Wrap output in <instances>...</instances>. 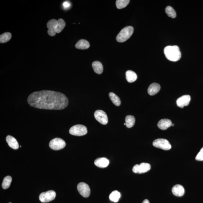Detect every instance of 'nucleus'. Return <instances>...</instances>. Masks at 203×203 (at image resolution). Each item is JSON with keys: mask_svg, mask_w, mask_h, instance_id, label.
Masks as SVG:
<instances>
[{"mask_svg": "<svg viewBox=\"0 0 203 203\" xmlns=\"http://www.w3.org/2000/svg\"><path fill=\"white\" fill-rule=\"evenodd\" d=\"M135 119L134 116L131 115H128L125 118V124L126 127L131 128L134 125Z\"/></svg>", "mask_w": 203, "mask_h": 203, "instance_id": "412c9836", "label": "nucleus"}, {"mask_svg": "<svg viewBox=\"0 0 203 203\" xmlns=\"http://www.w3.org/2000/svg\"><path fill=\"white\" fill-rule=\"evenodd\" d=\"M165 11L168 15V16L172 18H175L177 16V13L174 10V9L170 6H167L165 8Z\"/></svg>", "mask_w": 203, "mask_h": 203, "instance_id": "cd10ccee", "label": "nucleus"}, {"mask_svg": "<svg viewBox=\"0 0 203 203\" xmlns=\"http://www.w3.org/2000/svg\"><path fill=\"white\" fill-rule=\"evenodd\" d=\"M63 6L65 8H68L70 6V2H65L63 3Z\"/></svg>", "mask_w": 203, "mask_h": 203, "instance_id": "c756f323", "label": "nucleus"}, {"mask_svg": "<svg viewBox=\"0 0 203 203\" xmlns=\"http://www.w3.org/2000/svg\"><path fill=\"white\" fill-rule=\"evenodd\" d=\"M11 203V202H10V203Z\"/></svg>", "mask_w": 203, "mask_h": 203, "instance_id": "473e14b6", "label": "nucleus"}, {"mask_svg": "<svg viewBox=\"0 0 203 203\" xmlns=\"http://www.w3.org/2000/svg\"><path fill=\"white\" fill-rule=\"evenodd\" d=\"M129 0H117L116 1V6L119 9L125 8L129 4Z\"/></svg>", "mask_w": 203, "mask_h": 203, "instance_id": "bb28decb", "label": "nucleus"}, {"mask_svg": "<svg viewBox=\"0 0 203 203\" xmlns=\"http://www.w3.org/2000/svg\"><path fill=\"white\" fill-rule=\"evenodd\" d=\"M6 141L9 147L12 149H17L19 148V143L16 139L11 135H8L6 138Z\"/></svg>", "mask_w": 203, "mask_h": 203, "instance_id": "f3484780", "label": "nucleus"}, {"mask_svg": "<svg viewBox=\"0 0 203 203\" xmlns=\"http://www.w3.org/2000/svg\"><path fill=\"white\" fill-rule=\"evenodd\" d=\"M174 126V124H172V126Z\"/></svg>", "mask_w": 203, "mask_h": 203, "instance_id": "2f4dec72", "label": "nucleus"}, {"mask_svg": "<svg viewBox=\"0 0 203 203\" xmlns=\"http://www.w3.org/2000/svg\"><path fill=\"white\" fill-rule=\"evenodd\" d=\"M110 99L114 104L117 106H120L121 104V101L118 96L113 92H110L109 94Z\"/></svg>", "mask_w": 203, "mask_h": 203, "instance_id": "4be33fe9", "label": "nucleus"}, {"mask_svg": "<svg viewBox=\"0 0 203 203\" xmlns=\"http://www.w3.org/2000/svg\"><path fill=\"white\" fill-rule=\"evenodd\" d=\"M165 57L170 61L176 62L180 59L181 54L178 46H168L164 49Z\"/></svg>", "mask_w": 203, "mask_h": 203, "instance_id": "f03ea898", "label": "nucleus"}, {"mask_svg": "<svg viewBox=\"0 0 203 203\" xmlns=\"http://www.w3.org/2000/svg\"><path fill=\"white\" fill-rule=\"evenodd\" d=\"M56 194L53 190H49L45 192H43L39 196V198L41 202L47 203L52 201L56 198Z\"/></svg>", "mask_w": 203, "mask_h": 203, "instance_id": "0eeeda50", "label": "nucleus"}, {"mask_svg": "<svg viewBox=\"0 0 203 203\" xmlns=\"http://www.w3.org/2000/svg\"><path fill=\"white\" fill-rule=\"evenodd\" d=\"M133 28L131 26H128L124 28L120 31L116 37L117 41L122 43L126 41L133 35Z\"/></svg>", "mask_w": 203, "mask_h": 203, "instance_id": "7ed1b4c3", "label": "nucleus"}, {"mask_svg": "<svg viewBox=\"0 0 203 203\" xmlns=\"http://www.w3.org/2000/svg\"><path fill=\"white\" fill-rule=\"evenodd\" d=\"M12 181V178L10 176H7L3 179L2 182V187L4 189H7L9 187Z\"/></svg>", "mask_w": 203, "mask_h": 203, "instance_id": "a878e982", "label": "nucleus"}, {"mask_svg": "<svg viewBox=\"0 0 203 203\" xmlns=\"http://www.w3.org/2000/svg\"><path fill=\"white\" fill-rule=\"evenodd\" d=\"M151 168V165L149 163H143L140 165H135L133 167V171L135 173L143 174L149 171Z\"/></svg>", "mask_w": 203, "mask_h": 203, "instance_id": "6e6552de", "label": "nucleus"}, {"mask_svg": "<svg viewBox=\"0 0 203 203\" xmlns=\"http://www.w3.org/2000/svg\"><path fill=\"white\" fill-rule=\"evenodd\" d=\"M196 160L197 161H203V147L201 149L200 152L197 155L196 157Z\"/></svg>", "mask_w": 203, "mask_h": 203, "instance_id": "c85d7f7f", "label": "nucleus"}, {"mask_svg": "<svg viewBox=\"0 0 203 203\" xmlns=\"http://www.w3.org/2000/svg\"><path fill=\"white\" fill-rule=\"evenodd\" d=\"M65 146V141L59 138L53 139L51 141L49 144V147L51 149L56 151L63 149Z\"/></svg>", "mask_w": 203, "mask_h": 203, "instance_id": "423d86ee", "label": "nucleus"}, {"mask_svg": "<svg viewBox=\"0 0 203 203\" xmlns=\"http://www.w3.org/2000/svg\"><path fill=\"white\" fill-rule=\"evenodd\" d=\"M92 66L94 72L98 74H102L103 71V67L102 64L100 62L94 61L92 63Z\"/></svg>", "mask_w": 203, "mask_h": 203, "instance_id": "aec40b11", "label": "nucleus"}, {"mask_svg": "<svg viewBox=\"0 0 203 203\" xmlns=\"http://www.w3.org/2000/svg\"><path fill=\"white\" fill-rule=\"evenodd\" d=\"M154 147L164 150H169L171 148L172 146L168 140L165 139L159 138L155 140L153 142Z\"/></svg>", "mask_w": 203, "mask_h": 203, "instance_id": "39448f33", "label": "nucleus"}, {"mask_svg": "<svg viewBox=\"0 0 203 203\" xmlns=\"http://www.w3.org/2000/svg\"><path fill=\"white\" fill-rule=\"evenodd\" d=\"M161 87L159 84L156 83H153L149 85L148 88V93L151 96H154L157 94L160 91Z\"/></svg>", "mask_w": 203, "mask_h": 203, "instance_id": "4468645a", "label": "nucleus"}, {"mask_svg": "<svg viewBox=\"0 0 203 203\" xmlns=\"http://www.w3.org/2000/svg\"><path fill=\"white\" fill-rule=\"evenodd\" d=\"M126 80L129 83L134 82L138 78V76L136 73L130 70L126 71Z\"/></svg>", "mask_w": 203, "mask_h": 203, "instance_id": "6ab92c4d", "label": "nucleus"}, {"mask_svg": "<svg viewBox=\"0 0 203 203\" xmlns=\"http://www.w3.org/2000/svg\"><path fill=\"white\" fill-rule=\"evenodd\" d=\"M77 189L80 195L84 197H88L90 194L89 186L84 183H80L78 185Z\"/></svg>", "mask_w": 203, "mask_h": 203, "instance_id": "9d476101", "label": "nucleus"}, {"mask_svg": "<svg viewBox=\"0 0 203 203\" xmlns=\"http://www.w3.org/2000/svg\"><path fill=\"white\" fill-rule=\"evenodd\" d=\"M171 121L169 119H161L158 124V127L160 129L165 130L172 126Z\"/></svg>", "mask_w": 203, "mask_h": 203, "instance_id": "dca6fc26", "label": "nucleus"}, {"mask_svg": "<svg viewBox=\"0 0 203 203\" xmlns=\"http://www.w3.org/2000/svg\"><path fill=\"white\" fill-rule=\"evenodd\" d=\"M65 21L63 19H59L58 20L57 25L56 28V33H61L64 28H65Z\"/></svg>", "mask_w": 203, "mask_h": 203, "instance_id": "393cba45", "label": "nucleus"}, {"mask_svg": "<svg viewBox=\"0 0 203 203\" xmlns=\"http://www.w3.org/2000/svg\"><path fill=\"white\" fill-rule=\"evenodd\" d=\"M120 193L117 190H115L110 194L109 198L110 200L115 202H118L120 197Z\"/></svg>", "mask_w": 203, "mask_h": 203, "instance_id": "5701e85b", "label": "nucleus"}, {"mask_svg": "<svg viewBox=\"0 0 203 203\" xmlns=\"http://www.w3.org/2000/svg\"><path fill=\"white\" fill-rule=\"evenodd\" d=\"M30 106L39 109L61 110L67 107L69 100L61 92L44 90L30 94L27 99Z\"/></svg>", "mask_w": 203, "mask_h": 203, "instance_id": "f257e3e1", "label": "nucleus"}, {"mask_svg": "<svg viewBox=\"0 0 203 203\" xmlns=\"http://www.w3.org/2000/svg\"><path fill=\"white\" fill-rule=\"evenodd\" d=\"M57 23L58 20L54 19L51 20L47 23V28L49 29L47 33L50 36H54L56 35V28Z\"/></svg>", "mask_w": 203, "mask_h": 203, "instance_id": "9b49d317", "label": "nucleus"}, {"mask_svg": "<svg viewBox=\"0 0 203 203\" xmlns=\"http://www.w3.org/2000/svg\"><path fill=\"white\" fill-rule=\"evenodd\" d=\"M142 203H150V202H149V201L147 199H145V200L143 201Z\"/></svg>", "mask_w": 203, "mask_h": 203, "instance_id": "7c9ffc66", "label": "nucleus"}, {"mask_svg": "<svg viewBox=\"0 0 203 203\" xmlns=\"http://www.w3.org/2000/svg\"><path fill=\"white\" fill-rule=\"evenodd\" d=\"M70 134L74 136H81L86 135L87 130L86 126L82 124H77L73 126L69 130Z\"/></svg>", "mask_w": 203, "mask_h": 203, "instance_id": "20e7f679", "label": "nucleus"}, {"mask_svg": "<svg viewBox=\"0 0 203 203\" xmlns=\"http://www.w3.org/2000/svg\"><path fill=\"white\" fill-rule=\"evenodd\" d=\"M172 192L174 195L178 197L182 196L185 193L184 188L181 185H176L172 188Z\"/></svg>", "mask_w": 203, "mask_h": 203, "instance_id": "2eb2a0df", "label": "nucleus"}, {"mask_svg": "<svg viewBox=\"0 0 203 203\" xmlns=\"http://www.w3.org/2000/svg\"><path fill=\"white\" fill-rule=\"evenodd\" d=\"M94 164L100 168H106L109 164V161L106 158H99L96 159Z\"/></svg>", "mask_w": 203, "mask_h": 203, "instance_id": "ddd939ff", "label": "nucleus"}, {"mask_svg": "<svg viewBox=\"0 0 203 203\" xmlns=\"http://www.w3.org/2000/svg\"><path fill=\"white\" fill-rule=\"evenodd\" d=\"M191 97L190 95H185L182 96L177 100V104L179 107L183 108L184 106H188L189 104Z\"/></svg>", "mask_w": 203, "mask_h": 203, "instance_id": "f8f14e48", "label": "nucleus"}, {"mask_svg": "<svg viewBox=\"0 0 203 203\" xmlns=\"http://www.w3.org/2000/svg\"><path fill=\"white\" fill-rule=\"evenodd\" d=\"M11 38V34L10 33H5L0 35V43H5L10 41Z\"/></svg>", "mask_w": 203, "mask_h": 203, "instance_id": "b1692460", "label": "nucleus"}, {"mask_svg": "<svg viewBox=\"0 0 203 203\" xmlns=\"http://www.w3.org/2000/svg\"><path fill=\"white\" fill-rule=\"evenodd\" d=\"M90 44L87 40L81 39L78 41L75 45L76 48L79 49H86L90 47Z\"/></svg>", "mask_w": 203, "mask_h": 203, "instance_id": "a211bd4d", "label": "nucleus"}, {"mask_svg": "<svg viewBox=\"0 0 203 203\" xmlns=\"http://www.w3.org/2000/svg\"><path fill=\"white\" fill-rule=\"evenodd\" d=\"M94 116L96 120L100 123L106 125L108 122L107 115L104 111L101 110H97L94 114Z\"/></svg>", "mask_w": 203, "mask_h": 203, "instance_id": "1a4fd4ad", "label": "nucleus"}]
</instances>
